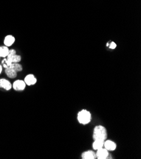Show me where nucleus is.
Instances as JSON below:
<instances>
[{
	"label": "nucleus",
	"instance_id": "obj_4",
	"mask_svg": "<svg viewBox=\"0 0 141 159\" xmlns=\"http://www.w3.org/2000/svg\"><path fill=\"white\" fill-rule=\"evenodd\" d=\"M24 81L26 86H31L35 85L37 83V79L34 74H29L25 77Z\"/></svg>",
	"mask_w": 141,
	"mask_h": 159
},
{
	"label": "nucleus",
	"instance_id": "obj_12",
	"mask_svg": "<svg viewBox=\"0 0 141 159\" xmlns=\"http://www.w3.org/2000/svg\"><path fill=\"white\" fill-rule=\"evenodd\" d=\"M7 58L12 63H20L22 60V57L17 54H15V55H8Z\"/></svg>",
	"mask_w": 141,
	"mask_h": 159
},
{
	"label": "nucleus",
	"instance_id": "obj_14",
	"mask_svg": "<svg viewBox=\"0 0 141 159\" xmlns=\"http://www.w3.org/2000/svg\"><path fill=\"white\" fill-rule=\"evenodd\" d=\"M11 68H12L17 73L22 72L23 70V67L20 63H13L11 66Z\"/></svg>",
	"mask_w": 141,
	"mask_h": 159
},
{
	"label": "nucleus",
	"instance_id": "obj_2",
	"mask_svg": "<svg viewBox=\"0 0 141 159\" xmlns=\"http://www.w3.org/2000/svg\"><path fill=\"white\" fill-rule=\"evenodd\" d=\"M77 119L80 124L86 125L91 122L92 117L90 111L87 109H82L78 112Z\"/></svg>",
	"mask_w": 141,
	"mask_h": 159
},
{
	"label": "nucleus",
	"instance_id": "obj_6",
	"mask_svg": "<svg viewBox=\"0 0 141 159\" xmlns=\"http://www.w3.org/2000/svg\"><path fill=\"white\" fill-rule=\"evenodd\" d=\"M96 155L98 159H108L109 157V152L103 147L96 150Z\"/></svg>",
	"mask_w": 141,
	"mask_h": 159
},
{
	"label": "nucleus",
	"instance_id": "obj_7",
	"mask_svg": "<svg viewBox=\"0 0 141 159\" xmlns=\"http://www.w3.org/2000/svg\"><path fill=\"white\" fill-rule=\"evenodd\" d=\"M12 88V84L5 78L0 79V89L5 91H8Z\"/></svg>",
	"mask_w": 141,
	"mask_h": 159
},
{
	"label": "nucleus",
	"instance_id": "obj_5",
	"mask_svg": "<svg viewBox=\"0 0 141 159\" xmlns=\"http://www.w3.org/2000/svg\"><path fill=\"white\" fill-rule=\"evenodd\" d=\"M104 148L108 152H113L116 150L117 145L116 143L111 139H106L104 142Z\"/></svg>",
	"mask_w": 141,
	"mask_h": 159
},
{
	"label": "nucleus",
	"instance_id": "obj_8",
	"mask_svg": "<svg viewBox=\"0 0 141 159\" xmlns=\"http://www.w3.org/2000/svg\"><path fill=\"white\" fill-rule=\"evenodd\" d=\"M81 158L82 159H96V152L91 150L84 151L81 154Z\"/></svg>",
	"mask_w": 141,
	"mask_h": 159
},
{
	"label": "nucleus",
	"instance_id": "obj_17",
	"mask_svg": "<svg viewBox=\"0 0 141 159\" xmlns=\"http://www.w3.org/2000/svg\"><path fill=\"white\" fill-rule=\"evenodd\" d=\"M2 71H3V67L1 65V63H0V74L2 73Z\"/></svg>",
	"mask_w": 141,
	"mask_h": 159
},
{
	"label": "nucleus",
	"instance_id": "obj_15",
	"mask_svg": "<svg viewBox=\"0 0 141 159\" xmlns=\"http://www.w3.org/2000/svg\"><path fill=\"white\" fill-rule=\"evenodd\" d=\"M11 64H12V63L10 62L7 58H4L2 60V63H1V65L2 66L3 68H5V69L11 67Z\"/></svg>",
	"mask_w": 141,
	"mask_h": 159
},
{
	"label": "nucleus",
	"instance_id": "obj_11",
	"mask_svg": "<svg viewBox=\"0 0 141 159\" xmlns=\"http://www.w3.org/2000/svg\"><path fill=\"white\" fill-rule=\"evenodd\" d=\"M9 47H7L5 45L0 46V58H7L9 53Z\"/></svg>",
	"mask_w": 141,
	"mask_h": 159
},
{
	"label": "nucleus",
	"instance_id": "obj_16",
	"mask_svg": "<svg viewBox=\"0 0 141 159\" xmlns=\"http://www.w3.org/2000/svg\"><path fill=\"white\" fill-rule=\"evenodd\" d=\"M106 46L110 50H115L117 48V44L114 41H109L106 44Z\"/></svg>",
	"mask_w": 141,
	"mask_h": 159
},
{
	"label": "nucleus",
	"instance_id": "obj_10",
	"mask_svg": "<svg viewBox=\"0 0 141 159\" xmlns=\"http://www.w3.org/2000/svg\"><path fill=\"white\" fill-rule=\"evenodd\" d=\"M104 141H103V140H99V139L94 140L92 144L93 150L96 151L100 148H103L104 147Z\"/></svg>",
	"mask_w": 141,
	"mask_h": 159
},
{
	"label": "nucleus",
	"instance_id": "obj_13",
	"mask_svg": "<svg viewBox=\"0 0 141 159\" xmlns=\"http://www.w3.org/2000/svg\"><path fill=\"white\" fill-rule=\"evenodd\" d=\"M5 74L7 75V76L10 79H15V78H16L17 76V72L15 70H14L11 67L5 69Z\"/></svg>",
	"mask_w": 141,
	"mask_h": 159
},
{
	"label": "nucleus",
	"instance_id": "obj_9",
	"mask_svg": "<svg viewBox=\"0 0 141 159\" xmlns=\"http://www.w3.org/2000/svg\"><path fill=\"white\" fill-rule=\"evenodd\" d=\"M15 42V38L11 34L7 35L5 37L3 40V44L7 47L11 46Z\"/></svg>",
	"mask_w": 141,
	"mask_h": 159
},
{
	"label": "nucleus",
	"instance_id": "obj_3",
	"mask_svg": "<svg viewBox=\"0 0 141 159\" xmlns=\"http://www.w3.org/2000/svg\"><path fill=\"white\" fill-rule=\"evenodd\" d=\"M26 84L24 80H20V79H17L12 84V88L16 91L22 92L25 89Z\"/></svg>",
	"mask_w": 141,
	"mask_h": 159
},
{
	"label": "nucleus",
	"instance_id": "obj_1",
	"mask_svg": "<svg viewBox=\"0 0 141 159\" xmlns=\"http://www.w3.org/2000/svg\"><path fill=\"white\" fill-rule=\"evenodd\" d=\"M108 138V131L104 126L98 125L93 129L92 139L93 140L99 139L105 141Z\"/></svg>",
	"mask_w": 141,
	"mask_h": 159
}]
</instances>
